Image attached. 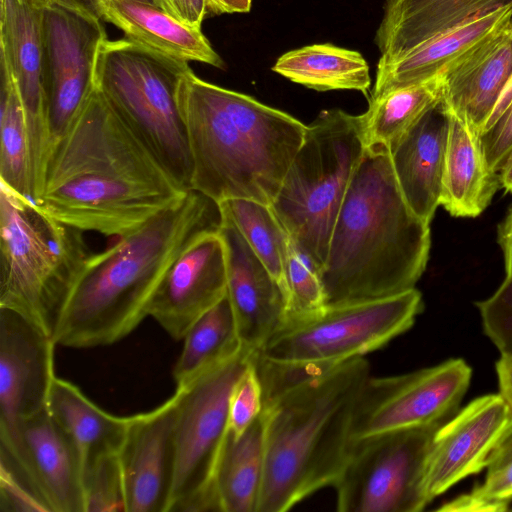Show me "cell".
<instances>
[{"label": "cell", "mask_w": 512, "mask_h": 512, "mask_svg": "<svg viewBox=\"0 0 512 512\" xmlns=\"http://www.w3.org/2000/svg\"><path fill=\"white\" fill-rule=\"evenodd\" d=\"M186 192L95 88L51 149L35 202L83 232L121 237Z\"/></svg>", "instance_id": "6da1fadb"}, {"label": "cell", "mask_w": 512, "mask_h": 512, "mask_svg": "<svg viewBox=\"0 0 512 512\" xmlns=\"http://www.w3.org/2000/svg\"><path fill=\"white\" fill-rule=\"evenodd\" d=\"M220 224L218 204L189 190L111 247L90 254L64 308L55 343L93 348L129 335L149 316L152 298L171 264Z\"/></svg>", "instance_id": "7a4b0ae2"}, {"label": "cell", "mask_w": 512, "mask_h": 512, "mask_svg": "<svg viewBox=\"0 0 512 512\" xmlns=\"http://www.w3.org/2000/svg\"><path fill=\"white\" fill-rule=\"evenodd\" d=\"M177 102L190 150V190L217 204L248 198L271 205L307 125L192 70L179 83Z\"/></svg>", "instance_id": "3957f363"}, {"label": "cell", "mask_w": 512, "mask_h": 512, "mask_svg": "<svg viewBox=\"0 0 512 512\" xmlns=\"http://www.w3.org/2000/svg\"><path fill=\"white\" fill-rule=\"evenodd\" d=\"M430 243L429 223L405 201L389 151L367 146L320 270L326 304L380 299L415 288Z\"/></svg>", "instance_id": "277c9868"}, {"label": "cell", "mask_w": 512, "mask_h": 512, "mask_svg": "<svg viewBox=\"0 0 512 512\" xmlns=\"http://www.w3.org/2000/svg\"><path fill=\"white\" fill-rule=\"evenodd\" d=\"M364 357L300 381L263 404L265 462L257 512L288 511L334 486L346 462Z\"/></svg>", "instance_id": "5b68a950"}, {"label": "cell", "mask_w": 512, "mask_h": 512, "mask_svg": "<svg viewBox=\"0 0 512 512\" xmlns=\"http://www.w3.org/2000/svg\"><path fill=\"white\" fill-rule=\"evenodd\" d=\"M423 310L413 288L390 297L327 304L287 318L255 352L263 403L288 387L364 357L409 330Z\"/></svg>", "instance_id": "8992f818"}, {"label": "cell", "mask_w": 512, "mask_h": 512, "mask_svg": "<svg viewBox=\"0 0 512 512\" xmlns=\"http://www.w3.org/2000/svg\"><path fill=\"white\" fill-rule=\"evenodd\" d=\"M83 231L0 185V308L22 315L54 337L90 255Z\"/></svg>", "instance_id": "52a82bcc"}, {"label": "cell", "mask_w": 512, "mask_h": 512, "mask_svg": "<svg viewBox=\"0 0 512 512\" xmlns=\"http://www.w3.org/2000/svg\"><path fill=\"white\" fill-rule=\"evenodd\" d=\"M188 62L128 38L100 46L95 88L170 177L190 190L191 157L177 90Z\"/></svg>", "instance_id": "ba28073f"}, {"label": "cell", "mask_w": 512, "mask_h": 512, "mask_svg": "<svg viewBox=\"0 0 512 512\" xmlns=\"http://www.w3.org/2000/svg\"><path fill=\"white\" fill-rule=\"evenodd\" d=\"M364 116L321 111L304 139L271 207L291 238L321 270L349 185L366 150Z\"/></svg>", "instance_id": "9c48e42d"}, {"label": "cell", "mask_w": 512, "mask_h": 512, "mask_svg": "<svg viewBox=\"0 0 512 512\" xmlns=\"http://www.w3.org/2000/svg\"><path fill=\"white\" fill-rule=\"evenodd\" d=\"M255 350L242 346L183 386L166 512H220L217 471L228 436L229 402Z\"/></svg>", "instance_id": "30bf717a"}, {"label": "cell", "mask_w": 512, "mask_h": 512, "mask_svg": "<svg viewBox=\"0 0 512 512\" xmlns=\"http://www.w3.org/2000/svg\"><path fill=\"white\" fill-rule=\"evenodd\" d=\"M446 423V422H445ZM444 423L386 431L352 440L334 488L339 512H420L427 457Z\"/></svg>", "instance_id": "8fae6325"}, {"label": "cell", "mask_w": 512, "mask_h": 512, "mask_svg": "<svg viewBox=\"0 0 512 512\" xmlns=\"http://www.w3.org/2000/svg\"><path fill=\"white\" fill-rule=\"evenodd\" d=\"M41 29L50 154L95 90L97 56L108 38L101 18L55 2L41 5Z\"/></svg>", "instance_id": "7c38bea8"}, {"label": "cell", "mask_w": 512, "mask_h": 512, "mask_svg": "<svg viewBox=\"0 0 512 512\" xmlns=\"http://www.w3.org/2000/svg\"><path fill=\"white\" fill-rule=\"evenodd\" d=\"M471 376L470 366L459 358L402 375L370 376L355 406L351 441L447 422L458 412Z\"/></svg>", "instance_id": "4fadbf2b"}, {"label": "cell", "mask_w": 512, "mask_h": 512, "mask_svg": "<svg viewBox=\"0 0 512 512\" xmlns=\"http://www.w3.org/2000/svg\"><path fill=\"white\" fill-rule=\"evenodd\" d=\"M54 339L22 315L0 308V440L47 406L54 371Z\"/></svg>", "instance_id": "5bb4252c"}, {"label": "cell", "mask_w": 512, "mask_h": 512, "mask_svg": "<svg viewBox=\"0 0 512 512\" xmlns=\"http://www.w3.org/2000/svg\"><path fill=\"white\" fill-rule=\"evenodd\" d=\"M0 456L30 482L49 512H85L82 470L72 442L44 407L23 419Z\"/></svg>", "instance_id": "9a60e30c"}, {"label": "cell", "mask_w": 512, "mask_h": 512, "mask_svg": "<svg viewBox=\"0 0 512 512\" xmlns=\"http://www.w3.org/2000/svg\"><path fill=\"white\" fill-rule=\"evenodd\" d=\"M511 419L512 410L503 397L489 394L471 401L437 430L423 479L429 503L486 468L492 449Z\"/></svg>", "instance_id": "2e32d148"}, {"label": "cell", "mask_w": 512, "mask_h": 512, "mask_svg": "<svg viewBox=\"0 0 512 512\" xmlns=\"http://www.w3.org/2000/svg\"><path fill=\"white\" fill-rule=\"evenodd\" d=\"M226 294V250L218 229L201 235L171 264L152 298L149 316L174 340H183Z\"/></svg>", "instance_id": "e0dca14e"}, {"label": "cell", "mask_w": 512, "mask_h": 512, "mask_svg": "<svg viewBox=\"0 0 512 512\" xmlns=\"http://www.w3.org/2000/svg\"><path fill=\"white\" fill-rule=\"evenodd\" d=\"M182 389L153 410L129 416L119 450L126 512H166L174 471V433Z\"/></svg>", "instance_id": "ac0fdd59"}, {"label": "cell", "mask_w": 512, "mask_h": 512, "mask_svg": "<svg viewBox=\"0 0 512 512\" xmlns=\"http://www.w3.org/2000/svg\"><path fill=\"white\" fill-rule=\"evenodd\" d=\"M0 3V58L17 83L25 109L36 197L49 155L41 5L36 0H0Z\"/></svg>", "instance_id": "d6986e66"}, {"label": "cell", "mask_w": 512, "mask_h": 512, "mask_svg": "<svg viewBox=\"0 0 512 512\" xmlns=\"http://www.w3.org/2000/svg\"><path fill=\"white\" fill-rule=\"evenodd\" d=\"M227 297L242 345L257 351L286 318L285 295L238 229L221 216Z\"/></svg>", "instance_id": "ffe728a7"}, {"label": "cell", "mask_w": 512, "mask_h": 512, "mask_svg": "<svg viewBox=\"0 0 512 512\" xmlns=\"http://www.w3.org/2000/svg\"><path fill=\"white\" fill-rule=\"evenodd\" d=\"M448 132L449 114L441 99L389 149L405 201L429 224L440 205Z\"/></svg>", "instance_id": "44dd1931"}, {"label": "cell", "mask_w": 512, "mask_h": 512, "mask_svg": "<svg viewBox=\"0 0 512 512\" xmlns=\"http://www.w3.org/2000/svg\"><path fill=\"white\" fill-rule=\"evenodd\" d=\"M445 108L480 134L512 78V24L439 74Z\"/></svg>", "instance_id": "7402d4cb"}, {"label": "cell", "mask_w": 512, "mask_h": 512, "mask_svg": "<svg viewBox=\"0 0 512 512\" xmlns=\"http://www.w3.org/2000/svg\"><path fill=\"white\" fill-rule=\"evenodd\" d=\"M511 24L512 5H509L441 33L393 61L378 62L370 98L438 76Z\"/></svg>", "instance_id": "603a6c76"}, {"label": "cell", "mask_w": 512, "mask_h": 512, "mask_svg": "<svg viewBox=\"0 0 512 512\" xmlns=\"http://www.w3.org/2000/svg\"><path fill=\"white\" fill-rule=\"evenodd\" d=\"M512 0H386L375 34L378 62L393 61L420 44Z\"/></svg>", "instance_id": "cb8c5ba5"}, {"label": "cell", "mask_w": 512, "mask_h": 512, "mask_svg": "<svg viewBox=\"0 0 512 512\" xmlns=\"http://www.w3.org/2000/svg\"><path fill=\"white\" fill-rule=\"evenodd\" d=\"M102 20L128 38L161 54L223 69L225 64L201 29L189 26L157 5L139 0H101Z\"/></svg>", "instance_id": "d4e9b609"}, {"label": "cell", "mask_w": 512, "mask_h": 512, "mask_svg": "<svg viewBox=\"0 0 512 512\" xmlns=\"http://www.w3.org/2000/svg\"><path fill=\"white\" fill-rule=\"evenodd\" d=\"M448 114L440 205L454 217H477L501 185L500 176L487 163L479 132L457 114Z\"/></svg>", "instance_id": "484cf974"}, {"label": "cell", "mask_w": 512, "mask_h": 512, "mask_svg": "<svg viewBox=\"0 0 512 512\" xmlns=\"http://www.w3.org/2000/svg\"><path fill=\"white\" fill-rule=\"evenodd\" d=\"M47 407L72 442L85 468L99 455L119 451L129 416L121 417L101 409L73 383L55 377Z\"/></svg>", "instance_id": "4316f807"}, {"label": "cell", "mask_w": 512, "mask_h": 512, "mask_svg": "<svg viewBox=\"0 0 512 512\" xmlns=\"http://www.w3.org/2000/svg\"><path fill=\"white\" fill-rule=\"evenodd\" d=\"M272 70L316 91L356 90L366 94L371 86L369 65L362 54L330 43L286 52Z\"/></svg>", "instance_id": "83f0119b"}, {"label": "cell", "mask_w": 512, "mask_h": 512, "mask_svg": "<svg viewBox=\"0 0 512 512\" xmlns=\"http://www.w3.org/2000/svg\"><path fill=\"white\" fill-rule=\"evenodd\" d=\"M265 462L263 410L238 437L229 433L220 459L216 492L220 512H257Z\"/></svg>", "instance_id": "f1b7e54d"}, {"label": "cell", "mask_w": 512, "mask_h": 512, "mask_svg": "<svg viewBox=\"0 0 512 512\" xmlns=\"http://www.w3.org/2000/svg\"><path fill=\"white\" fill-rule=\"evenodd\" d=\"M442 99L440 76L369 98L364 116L366 145L388 151Z\"/></svg>", "instance_id": "f546056e"}, {"label": "cell", "mask_w": 512, "mask_h": 512, "mask_svg": "<svg viewBox=\"0 0 512 512\" xmlns=\"http://www.w3.org/2000/svg\"><path fill=\"white\" fill-rule=\"evenodd\" d=\"M0 180L35 201L29 133L17 83L0 58Z\"/></svg>", "instance_id": "4dcf8cb0"}, {"label": "cell", "mask_w": 512, "mask_h": 512, "mask_svg": "<svg viewBox=\"0 0 512 512\" xmlns=\"http://www.w3.org/2000/svg\"><path fill=\"white\" fill-rule=\"evenodd\" d=\"M183 340L181 354L173 368L176 387L186 385L244 346L227 294L190 327Z\"/></svg>", "instance_id": "1f68e13d"}, {"label": "cell", "mask_w": 512, "mask_h": 512, "mask_svg": "<svg viewBox=\"0 0 512 512\" xmlns=\"http://www.w3.org/2000/svg\"><path fill=\"white\" fill-rule=\"evenodd\" d=\"M218 207L221 216L238 229L275 278L286 298L285 266L291 236L271 205L248 198H232L221 201Z\"/></svg>", "instance_id": "d6a6232c"}, {"label": "cell", "mask_w": 512, "mask_h": 512, "mask_svg": "<svg viewBox=\"0 0 512 512\" xmlns=\"http://www.w3.org/2000/svg\"><path fill=\"white\" fill-rule=\"evenodd\" d=\"M285 285V319L303 317L327 305L319 267L292 238L285 266Z\"/></svg>", "instance_id": "836d02e7"}, {"label": "cell", "mask_w": 512, "mask_h": 512, "mask_svg": "<svg viewBox=\"0 0 512 512\" xmlns=\"http://www.w3.org/2000/svg\"><path fill=\"white\" fill-rule=\"evenodd\" d=\"M85 512H126L119 451L96 457L82 475Z\"/></svg>", "instance_id": "e575fe53"}, {"label": "cell", "mask_w": 512, "mask_h": 512, "mask_svg": "<svg viewBox=\"0 0 512 512\" xmlns=\"http://www.w3.org/2000/svg\"><path fill=\"white\" fill-rule=\"evenodd\" d=\"M485 334L501 357L512 358V276L488 299L477 302Z\"/></svg>", "instance_id": "d590c367"}, {"label": "cell", "mask_w": 512, "mask_h": 512, "mask_svg": "<svg viewBox=\"0 0 512 512\" xmlns=\"http://www.w3.org/2000/svg\"><path fill=\"white\" fill-rule=\"evenodd\" d=\"M262 410L263 388L253 357L235 384L230 397L228 433L233 438L240 437Z\"/></svg>", "instance_id": "8d00e7d4"}, {"label": "cell", "mask_w": 512, "mask_h": 512, "mask_svg": "<svg viewBox=\"0 0 512 512\" xmlns=\"http://www.w3.org/2000/svg\"><path fill=\"white\" fill-rule=\"evenodd\" d=\"M1 511H48L29 481L11 463L0 458Z\"/></svg>", "instance_id": "74e56055"}, {"label": "cell", "mask_w": 512, "mask_h": 512, "mask_svg": "<svg viewBox=\"0 0 512 512\" xmlns=\"http://www.w3.org/2000/svg\"><path fill=\"white\" fill-rule=\"evenodd\" d=\"M480 139L489 167L499 172L512 148V100L496 122L480 134Z\"/></svg>", "instance_id": "f35d334b"}, {"label": "cell", "mask_w": 512, "mask_h": 512, "mask_svg": "<svg viewBox=\"0 0 512 512\" xmlns=\"http://www.w3.org/2000/svg\"><path fill=\"white\" fill-rule=\"evenodd\" d=\"M469 493L487 504L493 512L509 510L512 500V463L492 475H486L484 481Z\"/></svg>", "instance_id": "ab89813d"}, {"label": "cell", "mask_w": 512, "mask_h": 512, "mask_svg": "<svg viewBox=\"0 0 512 512\" xmlns=\"http://www.w3.org/2000/svg\"><path fill=\"white\" fill-rule=\"evenodd\" d=\"M159 7L181 22L201 29L208 12V0H159Z\"/></svg>", "instance_id": "60d3db41"}, {"label": "cell", "mask_w": 512, "mask_h": 512, "mask_svg": "<svg viewBox=\"0 0 512 512\" xmlns=\"http://www.w3.org/2000/svg\"><path fill=\"white\" fill-rule=\"evenodd\" d=\"M512 463V419L504 429L500 438L492 449L487 465L486 475H492Z\"/></svg>", "instance_id": "b9f144b4"}, {"label": "cell", "mask_w": 512, "mask_h": 512, "mask_svg": "<svg viewBox=\"0 0 512 512\" xmlns=\"http://www.w3.org/2000/svg\"><path fill=\"white\" fill-rule=\"evenodd\" d=\"M498 242L504 256L506 277H510L512 276V208L499 225Z\"/></svg>", "instance_id": "7bdbcfd3"}, {"label": "cell", "mask_w": 512, "mask_h": 512, "mask_svg": "<svg viewBox=\"0 0 512 512\" xmlns=\"http://www.w3.org/2000/svg\"><path fill=\"white\" fill-rule=\"evenodd\" d=\"M500 395L512 410V358L500 357L496 363Z\"/></svg>", "instance_id": "ee69618b"}, {"label": "cell", "mask_w": 512, "mask_h": 512, "mask_svg": "<svg viewBox=\"0 0 512 512\" xmlns=\"http://www.w3.org/2000/svg\"><path fill=\"white\" fill-rule=\"evenodd\" d=\"M252 0H208L209 15L224 13H246L251 9Z\"/></svg>", "instance_id": "f6af8a7d"}, {"label": "cell", "mask_w": 512, "mask_h": 512, "mask_svg": "<svg viewBox=\"0 0 512 512\" xmlns=\"http://www.w3.org/2000/svg\"><path fill=\"white\" fill-rule=\"evenodd\" d=\"M40 5L55 2L72 6L101 18L100 1L101 0H36ZM102 19V18H101Z\"/></svg>", "instance_id": "bcb514c9"}, {"label": "cell", "mask_w": 512, "mask_h": 512, "mask_svg": "<svg viewBox=\"0 0 512 512\" xmlns=\"http://www.w3.org/2000/svg\"><path fill=\"white\" fill-rule=\"evenodd\" d=\"M499 172L501 186L507 192H512V148Z\"/></svg>", "instance_id": "7dc6e473"}, {"label": "cell", "mask_w": 512, "mask_h": 512, "mask_svg": "<svg viewBox=\"0 0 512 512\" xmlns=\"http://www.w3.org/2000/svg\"><path fill=\"white\" fill-rule=\"evenodd\" d=\"M159 6V0H139Z\"/></svg>", "instance_id": "c3c4849f"}]
</instances>
